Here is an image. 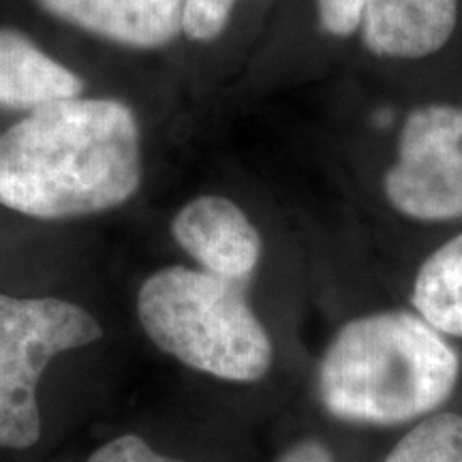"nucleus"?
Returning <instances> with one entry per match:
<instances>
[{
	"instance_id": "nucleus-11",
	"label": "nucleus",
	"mask_w": 462,
	"mask_h": 462,
	"mask_svg": "<svg viewBox=\"0 0 462 462\" xmlns=\"http://www.w3.org/2000/svg\"><path fill=\"white\" fill-rule=\"evenodd\" d=\"M385 462H462V415L435 413L420 421Z\"/></svg>"
},
{
	"instance_id": "nucleus-12",
	"label": "nucleus",
	"mask_w": 462,
	"mask_h": 462,
	"mask_svg": "<svg viewBox=\"0 0 462 462\" xmlns=\"http://www.w3.org/2000/svg\"><path fill=\"white\" fill-rule=\"evenodd\" d=\"M238 0H184L182 32L190 42L208 43L221 37Z\"/></svg>"
},
{
	"instance_id": "nucleus-1",
	"label": "nucleus",
	"mask_w": 462,
	"mask_h": 462,
	"mask_svg": "<svg viewBox=\"0 0 462 462\" xmlns=\"http://www.w3.org/2000/svg\"><path fill=\"white\" fill-rule=\"evenodd\" d=\"M140 180V126L123 101H56L0 135V204L22 215H97L131 199Z\"/></svg>"
},
{
	"instance_id": "nucleus-15",
	"label": "nucleus",
	"mask_w": 462,
	"mask_h": 462,
	"mask_svg": "<svg viewBox=\"0 0 462 462\" xmlns=\"http://www.w3.org/2000/svg\"><path fill=\"white\" fill-rule=\"evenodd\" d=\"M279 462H334L330 449L319 441H302L289 448Z\"/></svg>"
},
{
	"instance_id": "nucleus-9",
	"label": "nucleus",
	"mask_w": 462,
	"mask_h": 462,
	"mask_svg": "<svg viewBox=\"0 0 462 462\" xmlns=\"http://www.w3.org/2000/svg\"><path fill=\"white\" fill-rule=\"evenodd\" d=\"M84 82L17 31H0V106L37 109L75 99Z\"/></svg>"
},
{
	"instance_id": "nucleus-3",
	"label": "nucleus",
	"mask_w": 462,
	"mask_h": 462,
	"mask_svg": "<svg viewBox=\"0 0 462 462\" xmlns=\"http://www.w3.org/2000/svg\"><path fill=\"white\" fill-rule=\"evenodd\" d=\"M137 317L161 351L195 371L240 383L270 371L273 343L236 282L184 265L163 268L142 285Z\"/></svg>"
},
{
	"instance_id": "nucleus-13",
	"label": "nucleus",
	"mask_w": 462,
	"mask_h": 462,
	"mask_svg": "<svg viewBox=\"0 0 462 462\" xmlns=\"http://www.w3.org/2000/svg\"><path fill=\"white\" fill-rule=\"evenodd\" d=\"M319 24L332 37L346 39L360 31L364 0H315Z\"/></svg>"
},
{
	"instance_id": "nucleus-4",
	"label": "nucleus",
	"mask_w": 462,
	"mask_h": 462,
	"mask_svg": "<svg viewBox=\"0 0 462 462\" xmlns=\"http://www.w3.org/2000/svg\"><path fill=\"white\" fill-rule=\"evenodd\" d=\"M99 321L58 298L0 293V448L26 449L42 437L37 385L51 357L101 338Z\"/></svg>"
},
{
	"instance_id": "nucleus-2",
	"label": "nucleus",
	"mask_w": 462,
	"mask_h": 462,
	"mask_svg": "<svg viewBox=\"0 0 462 462\" xmlns=\"http://www.w3.org/2000/svg\"><path fill=\"white\" fill-rule=\"evenodd\" d=\"M460 360L424 317L394 310L340 328L323 354L319 396L334 418L392 426L441 407Z\"/></svg>"
},
{
	"instance_id": "nucleus-7",
	"label": "nucleus",
	"mask_w": 462,
	"mask_h": 462,
	"mask_svg": "<svg viewBox=\"0 0 462 462\" xmlns=\"http://www.w3.org/2000/svg\"><path fill=\"white\" fill-rule=\"evenodd\" d=\"M458 24V0H364L360 32L371 54L421 60L441 51Z\"/></svg>"
},
{
	"instance_id": "nucleus-10",
	"label": "nucleus",
	"mask_w": 462,
	"mask_h": 462,
	"mask_svg": "<svg viewBox=\"0 0 462 462\" xmlns=\"http://www.w3.org/2000/svg\"><path fill=\"white\" fill-rule=\"evenodd\" d=\"M413 306L439 332L462 338V234L421 263L413 285Z\"/></svg>"
},
{
	"instance_id": "nucleus-5",
	"label": "nucleus",
	"mask_w": 462,
	"mask_h": 462,
	"mask_svg": "<svg viewBox=\"0 0 462 462\" xmlns=\"http://www.w3.org/2000/svg\"><path fill=\"white\" fill-rule=\"evenodd\" d=\"M383 190L407 218H462V106L429 103L407 114Z\"/></svg>"
},
{
	"instance_id": "nucleus-8",
	"label": "nucleus",
	"mask_w": 462,
	"mask_h": 462,
	"mask_svg": "<svg viewBox=\"0 0 462 462\" xmlns=\"http://www.w3.org/2000/svg\"><path fill=\"white\" fill-rule=\"evenodd\" d=\"M69 24L131 48H161L182 32L184 0H37Z\"/></svg>"
},
{
	"instance_id": "nucleus-6",
	"label": "nucleus",
	"mask_w": 462,
	"mask_h": 462,
	"mask_svg": "<svg viewBox=\"0 0 462 462\" xmlns=\"http://www.w3.org/2000/svg\"><path fill=\"white\" fill-rule=\"evenodd\" d=\"M171 234L204 273L238 282L262 257V236L238 204L221 195H201L180 208Z\"/></svg>"
},
{
	"instance_id": "nucleus-14",
	"label": "nucleus",
	"mask_w": 462,
	"mask_h": 462,
	"mask_svg": "<svg viewBox=\"0 0 462 462\" xmlns=\"http://www.w3.org/2000/svg\"><path fill=\"white\" fill-rule=\"evenodd\" d=\"M88 462H184L178 458H170L154 452L146 441L135 435H125L112 439L106 446L90 454Z\"/></svg>"
}]
</instances>
